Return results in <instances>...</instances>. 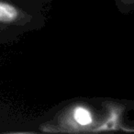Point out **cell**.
<instances>
[{
	"label": "cell",
	"mask_w": 134,
	"mask_h": 134,
	"mask_svg": "<svg viewBox=\"0 0 134 134\" xmlns=\"http://www.w3.org/2000/svg\"><path fill=\"white\" fill-rule=\"evenodd\" d=\"M75 119L80 125H88L92 122L91 113L85 108H77L75 111Z\"/></svg>",
	"instance_id": "obj_2"
},
{
	"label": "cell",
	"mask_w": 134,
	"mask_h": 134,
	"mask_svg": "<svg viewBox=\"0 0 134 134\" xmlns=\"http://www.w3.org/2000/svg\"><path fill=\"white\" fill-rule=\"evenodd\" d=\"M19 17L18 9L8 3L0 2V22L9 23Z\"/></svg>",
	"instance_id": "obj_1"
}]
</instances>
